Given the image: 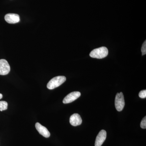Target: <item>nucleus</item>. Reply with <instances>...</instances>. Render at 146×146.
<instances>
[{"instance_id": "nucleus-14", "label": "nucleus", "mask_w": 146, "mask_h": 146, "mask_svg": "<svg viewBox=\"0 0 146 146\" xmlns=\"http://www.w3.org/2000/svg\"><path fill=\"white\" fill-rule=\"evenodd\" d=\"M3 95L2 94H0V100L1 99L3 98Z\"/></svg>"}, {"instance_id": "nucleus-4", "label": "nucleus", "mask_w": 146, "mask_h": 146, "mask_svg": "<svg viewBox=\"0 0 146 146\" xmlns=\"http://www.w3.org/2000/svg\"><path fill=\"white\" fill-rule=\"evenodd\" d=\"M10 71V67L8 62L5 59L0 60V75H6L8 74Z\"/></svg>"}, {"instance_id": "nucleus-1", "label": "nucleus", "mask_w": 146, "mask_h": 146, "mask_svg": "<svg viewBox=\"0 0 146 146\" xmlns=\"http://www.w3.org/2000/svg\"><path fill=\"white\" fill-rule=\"evenodd\" d=\"M108 53V51L107 48L102 47L93 50L90 53V56L94 58L101 59L107 56Z\"/></svg>"}, {"instance_id": "nucleus-9", "label": "nucleus", "mask_w": 146, "mask_h": 146, "mask_svg": "<svg viewBox=\"0 0 146 146\" xmlns=\"http://www.w3.org/2000/svg\"><path fill=\"white\" fill-rule=\"evenodd\" d=\"M70 122L73 126H77L81 124L82 119L80 115L77 113H75L70 117Z\"/></svg>"}, {"instance_id": "nucleus-6", "label": "nucleus", "mask_w": 146, "mask_h": 146, "mask_svg": "<svg viewBox=\"0 0 146 146\" xmlns=\"http://www.w3.org/2000/svg\"><path fill=\"white\" fill-rule=\"evenodd\" d=\"M5 19L9 24H16L20 22V18L19 15L15 13H8L5 16Z\"/></svg>"}, {"instance_id": "nucleus-3", "label": "nucleus", "mask_w": 146, "mask_h": 146, "mask_svg": "<svg viewBox=\"0 0 146 146\" xmlns=\"http://www.w3.org/2000/svg\"><path fill=\"white\" fill-rule=\"evenodd\" d=\"M125 105L124 98L122 92L117 93L115 99V106L118 111H122Z\"/></svg>"}, {"instance_id": "nucleus-7", "label": "nucleus", "mask_w": 146, "mask_h": 146, "mask_svg": "<svg viewBox=\"0 0 146 146\" xmlns=\"http://www.w3.org/2000/svg\"><path fill=\"white\" fill-rule=\"evenodd\" d=\"M106 138V132L105 130H102L99 133L95 141V146H101Z\"/></svg>"}, {"instance_id": "nucleus-13", "label": "nucleus", "mask_w": 146, "mask_h": 146, "mask_svg": "<svg viewBox=\"0 0 146 146\" xmlns=\"http://www.w3.org/2000/svg\"><path fill=\"white\" fill-rule=\"evenodd\" d=\"M139 96L141 98H146V90H144L140 91Z\"/></svg>"}, {"instance_id": "nucleus-10", "label": "nucleus", "mask_w": 146, "mask_h": 146, "mask_svg": "<svg viewBox=\"0 0 146 146\" xmlns=\"http://www.w3.org/2000/svg\"><path fill=\"white\" fill-rule=\"evenodd\" d=\"M8 103L5 101H0V111H2L7 109Z\"/></svg>"}, {"instance_id": "nucleus-5", "label": "nucleus", "mask_w": 146, "mask_h": 146, "mask_svg": "<svg viewBox=\"0 0 146 146\" xmlns=\"http://www.w3.org/2000/svg\"><path fill=\"white\" fill-rule=\"evenodd\" d=\"M81 96L80 92L78 91H74L72 92L67 95L63 100V103L65 104L70 103L72 102L77 99Z\"/></svg>"}, {"instance_id": "nucleus-2", "label": "nucleus", "mask_w": 146, "mask_h": 146, "mask_svg": "<svg viewBox=\"0 0 146 146\" xmlns=\"http://www.w3.org/2000/svg\"><path fill=\"white\" fill-rule=\"evenodd\" d=\"M66 80V78L64 76H58L52 79L47 85L48 89H53L57 88L64 83Z\"/></svg>"}, {"instance_id": "nucleus-11", "label": "nucleus", "mask_w": 146, "mask_h": 146, "mask_svg": "<svg viewBox=\"0 0 146 146\" xmlns=\"http://www.w3.org/2000/svg\"><path fill=\"white\" fill-rule=\"evenodd\" d=\"M141 127L143 129L146 128V117H144L141 123Z\"/></svg>"}, {"instance_id": "nucleus-12", "label": "nucleus", "mask_w": 146, "mask_h": 146, "mask_svg": "<svg viewBox=\"0 0 146 146\" xmlns=\"http://www.w3.org/2000/svg\"><path fill=\"white\" fill-rule=\"evenodd\" d=\"M141 52H142V55H144L146 54V41L144 42L141 48Z\"/></svg>"}, {"instance_id": "nucleus-8", "label": "nucleus", "mask_w": 146, "mask_h": 146, "mask_svg": "<svg viewBox=\"0 0 146 146\" xmlns=\"http://www.w3.org/2000/svg\"><path fill=\"white\" fill-rule=\"evenodd\" d=\"M35 127L39 133L45 138H49L50 136V132L46 128L40 124L39 123H36Z\"/></svg>"}]
</instances>
